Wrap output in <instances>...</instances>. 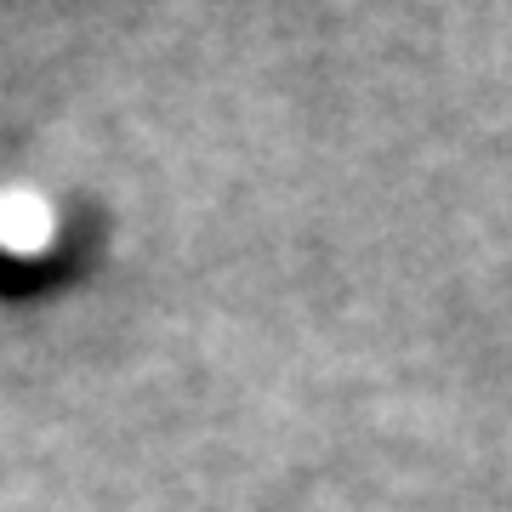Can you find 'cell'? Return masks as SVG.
Masks as SVG:
<instances>
[{"mask_svg":"<svg viewBox=\"0 0 512 512\" xmlns=\"http://www.w3.org/2000/svg\"><path fill=\"white\" fill-rule=\"evenodd\" d=\"M52 205L35 200V194H23V188H12V194H0V251L12 256H35L52 245Z\"/></svg>","mask_w":512,"mask_h":512,"instance_id":"6da1fadb","label":"cell"}]
</instances>
